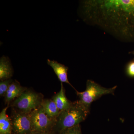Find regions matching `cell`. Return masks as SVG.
I'll return each instance as SVG.
<instances>
[{
    "label": "cell",
    "instance_id": "cell-15",
    "mask_svg": "<svg viewBox=\"0 0 134 134\" xmlns=\"http://www.w3.org/2000/svg\"><path fill=\"white\" fill-rule=\"evenodd\" d=\"M126 72L128 76L134 77V60L127 63L126 68Z\"/></svg>",
    "mask_w": 134,
    "mask_h": 134
},
{
    "label": "cell",
    "instance_id": "cell-13",
    "mask_svg": "<svg viewBox=\"0 0 134 134\" xmlns=\"http://www.w3.org/2000/svg\"><path fill=\"white\" fill-rule=\"evenodd\" d=\"M14 80L12 79H7L0 82V96L5 97L8 89Z\"/></svg>",
    "mask_w": 134,
    "mask_h": 134
},
{
    "label": "cell",
    "instance_id": "cell-2",
    "mask_svg": "<svg viewBox=\"0 0 134 134\" xmlns=\"http://www.w3.org/2000/svg\"><path fill=\"white\" fill-rule=\"evenodd\" d=\"M89 112L78 100L73 102L70 108L61 111L56 118L53 134H59L64 130L80 125L85 120Z\"/></svg>",
    "mask_w": 134,
    "mask_h": 134
},
{
    "label": "cell",
    "instance_id": "cell-10",
    "mask_svg": "<svg viewBox=\"0 0 134 134\" xmlns=\"http://www.w3.org/2000/svg\"><path fill=\"white\" fill-rule=\"evenodd\" d=\"M14 70L9 59L3 55L0 59V80L4 81L11 79Z\"/></svg>",
    "mask_w": 134,
    "mask_h": 134
},
{
    "label": "cell",
    "instance_id": "cell-5",
    "mask_svg": "<svg viewBox=\"0 0 134 134\" xmlns=\"http://www.w3.org/2000/svg\"><path fill=\"white\" fill-rule=\"evenodd\" d=\"M32 134H53L56 119L48 117L42 106L29 113Z\"/></svg>",
    "mask_w": 134,
    "mask_h": 134
},
{
    "label": "cell",
    "instance_id": "cell-3",
    "mask_svg": "<svg viewBox=\"0 0 134 134\" xmlns=\"http://www.w3.org/2000/svg\"><path fill=\"white\" fill-rule=\"evenodd\" d=\"M44 99L42 93L27 88L21 96L12 101L9 106L20 112L29 114L41 107Z\"/></svg>",
    "mask_w": 134,
    "mask_h": 134
},
{
    "label": "cell",
    "instance_id": "cell-8",
    "mask_svg": "<svg viewBox=\"0 0 134 134\" xmlns=\"http://www.w3.org/2000/svg\"><path fill=\"white\" fill-rule=\"evenodd\" d=\"M27 88L26 87L22 86L16 80L13 81L4 97L5 104L9 105L12 101L21 96Z\"/></svg>",
    "mask_w": 134,
    "mask_h": 134
},
{
    "label": "cell",
    "instance_id": "cell-9",
    "mask_svg": "<svg viewBox=\"0 0 134 134\" xmlns=\"http://www.w3.org/2000/svg\"><path fill=\"white\" fill-rule=\"evenodd\" d=\"M61 89L58 93L52 97V99L55 103L60 111L68 110L71 107L73 102L69 100L65 94V90L62 83H61Z\"/></svg>",
    "mask_w": 134,
    "mask_h": 134
},
{
    "label": "cell",
    "instance_id": "cell-1",
    "mask_svg": "<svg viewBox=\"0 0 134 134\" xmlns=\"http://www.w3.org/2000/svg\"><path fill=\"white\" fill-rule=\"evenodd\" d=\"M84 20L125 42H134V0L82 2Z\"/></svg>",
    "mask_w": 134,
    "mask_h": 134
},
{
    "label": "cell",
    "instance_id": "cell-16",
    "mask_svg": "<svg viewBox=\"0 0 134 134\" xmlns=\"http://www.w3.org/2000/svg\"><path fill=\"white\" fill-rule=\"evenodd\" d=\"M129 54H133V55L134 56V50H133V51H132V52H129Z\"/></svg>",
    "mask_w": 134,
    "mask_h": 134
},
{
    "label": "cell",
    "instance_id": "cell-11",
    "mask_svg": "<svg viewBox=\"0 0 134 134\" xmlns=\"http://www.w3.org/2000/svg\"><path fill=\"white\" fill-rule=\"evenodd\" d=\"M9 105L3 108L0 113V134H12V124L10 117L7 114Z\"/></svg>",
    "mask_w": 134,
    "mask_h": 134
},
{
    "label": "cell",
    "instance_id": "cell-4",
    "mask_svg": "<svg viewBox=\"0 0 134 134\" xmlns=\"http://www.w3.org/2000/svg\"><path fill=\"white\" fill-rule=\"evenodd\" d=\"M117 87V86H115L113 88H107L92 80H88L86 82V90L84 91L79 92L76 90V91L79 103L86 110L90 111L92 103L104 95H114Z\"/></svg>",
    "mask_w": 134,
    "mask_h": 134
},
{
    "label": "cell",
    "instance_id": "cell-17",
    "mask_svg": "<svg viewBox=\"0 0 134 134\" xmlns=\"http://www.w3.org/2000/svg\"><path fill=\"white\" fill-rule=\"evenodd\" d=\"M42 134L35 133V134Z\"/></svg>",
    "mask_w": 134,
    "mask_h": 134
},
{
    "label": "cell",
    "instance_id": "cell-14",
    "mask_svg": "<svg viewBox=\"0 0 134 134\" xmlns=\"http://www.w3.org/2000/svg\"><path fill=\"white\" fill-rule=\"evenodd\" d=\"M59 134H82L80 125L64 130Z\"/></svg>",
    "mask_w": 134,
    "mask_h": 134
},
{
    "label": "cell",
    "instance_id": "cell-6",
    "mask_svg": "<svg viewBox=\"0 0 134 134\" xmlns=\"http://www.w3.org/2000/svg\"><path fill=\"white\" fill-rule=\"evenodd\" d=\"M12 124V134H32L29 114L20 112L11 108L10 116Z\"/></svg>",
    "mask_w": 134,
    "mask_h": 134
},
{
    "label": "cell",
    "instance_id": "cell-7",
    "mask_svg": "<svg viewBox=\"0 0 134 134\" xmlns=\"http://www.w3.org/2000/svg\"><path fill=\"white\" fill-rule=\"evenodd\" d=\"M47 62L48 65L52 67L54 73L61 82L68 84L76 91L70 83L68 79V71L69 69L68 67L54 60L47 59Z\"/></svg>",
    "mask_w": 134,
    "mask_h": 134
},
{
    "label": "cell",
    "instance_id": "cell-12",
    "mask_svg": "<svg viewBox=\"0 0 134 134\" xmlns=\"http://www.w3.org/2000/svg\"><path fill=\"white\" fill-rule=\"evenodd\" d=\"M41 106L46 114L52 119H56L60 112L52 99H44Z\"/></svg>",
    "mask_w": 134,
    "mask_h": 134
}]
</instances>
